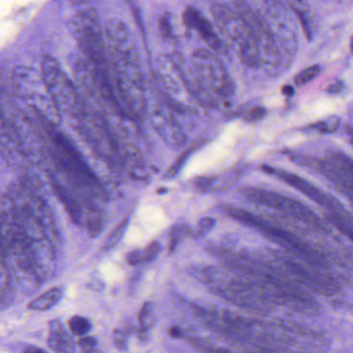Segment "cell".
<instances>
[{
	"label": "cell",
	"instance_id": "cell-1",
	"mask_svg": "<svg viewBox=\"0 0 353 353\" xmlns=\"http://www.w3.org/2000/svg\"><path fill=\"white\" fill-rule=\"evenodd\" d=\"M111 80L125 117L140 119L146 112L145 88L135 40L121 20L104 27Z\"/></svg>",
	"mask_w": 353,
	"mask_h": 353
},
{
	"label": "cell",
	"instance_id": "cell-42",
	"mask_svg": "<svg viewBox=\"0 0 353 353\" xmlns=\"http://www.w3.org/2000/svg\"><path fill=\"white\" fill-rule=\"evenodd\" d=\"M350 50L353 53V36L352 38H350Z\"/></svg>",
	"mask_w": 353,
	"mask_h": 353
},
{
	"label": "cell",
	"instance_id": "cell-32",
	"mask_svg": "<svg viewBox=\"0 0 353 353\" xmlns=\"http://www.w3.org/2000/svg\"><path fill=\"white\" fill-rule=\"evenodd\" d=\"M113 343H114L115 347L119 348V350L123 351L127 350V339H129V334L125 332V330H121V328H117L113 330L112 332Z\"/></svg>",
	"mask_w": 353,
	"mask_h": 353
},
{
	"label": "cell",
	"instance_id": "cell-14",
	"mask_svg": "<svg viewBox=\"0 0 353 353\" xmlns=\"http://www.w3.org/2000/svg\"><path fill=\"white\" fill-rule=\"evenodd\" d=\"M182 20L186 27L195 30L206 45L218 53H225V46L217 34L214 26L206 19V16L194 7L184 10Z\"/></svg>",
	"mask_w": 353,
	"mask_h": 353
},
{
	"label": "cell",
	"instance_id": "cell-13",
	"mask_svg": "<svg viewBox=\"0 0 353 353\" xmlns=\"http://www.w3.org/2000/svg\"><path fill=\"white\" fill-rule=\"evenodd\" d=\"M149 119L154 129L168 145L171 147H180L186 143V137L182 127L169 108L163 106L155 107L150 111Z\"/></svg>",
	"mask_w": 353,
	"mask_h": 353
},
{
	"label": "cell",
	"instance_id": "cell-29",
	"mask_svg": "<svg viewBox=\"0 0 353 353\" xmlns=\"http://www.w3.org/2000/svg\"><path fill=\"white\" fill-rule=\"evenodd\" d=\"M191 154H192V150L190 149L186 150V151H184V154H182V155L180 156V158H178V159L176 160L173 164H172L171 167H170L169 169L166 171L165 178H175V176L178 175V172H180V169H182V166H184V163H186L188 158L190 157Z\"/></svg>",
	"mask_w": 353,
	"mask_h": 353
},
{
	"label": "cell",
	"instance_id": "cell-36",
	"mask_svg": "<svg viewBox=\"0 0 353 353\" xmlns=\"http://www.w3.org/2000/svg\"><path fill=\"white\" fill-rule=\"evenodd\" d=\"M97 340L95 338V337L91 336H85L82 337L80 340L78 341V345L83 349V350L88 351L91 350V349H95V347L97 346Z\"/></svg>",
	"mask_w": 353,
	"mask_h": 353
},
{
	"label": "cell",
	"instance_id": "cell-37",
	"mask_svg": "<svg viewBox=\"0 0 353 353\" xmlns=\"http://www.w3.org/2000/svg\"><path fill=\"white\" fill-rule=\"evenodd\" d=\"M343 82L340 80L334 81L330 86L328 87V93L330 95H338L342 91Z\"/></svg>",
	"mask_w": 353,
	"mask_h": 353
},
{
	"label": "cell",
	"instance_id": "cell-11",
	"mask_svg": "<svg viewBox=\"0 0 353 353\" xmlns=\"http://www.w3.org/2000/svg\"><path fill=\"white\" fill-rule=\"evenodd\" d=\"M76 121L79 133L101 159L111 167L123 165V155L117 136L104 117L86 110Z\"/></svg>",
	"mask_w": 353,
	"mask_h": 353
},
{
	"label": "cell",
	"instance_id": "cell-27",
	"mask_svg": "<svg viewBox=\"0 0 353 353\" xmlns=\"http://www.w3.org/2000/svg\"><path fill=\"white\" fill-rule=\"evenodd\" d=\"M292 10L295 12L297 15L298 19L300 20L304 30H305L306 36L309 40H312V34H313V29H312V20L311 13L306 11V10L302 9V8H296L295 5H292Z\"/></svg>",
	"mask_w": 353,
	"mask_h": 353
},
{
	"label": "cell",
	"instance_id": "cell-30",
	"mask_svg": "<svg viewBox=\"0 0 353 353\" xmlns=\"http://www.w3.org/2000/svg\"><path fill=\"white\" fill-rule=\"evenodd\" d=\"M162 252V245L159 241H153L150 243L147 247H144V258L145 263H153L159 257L160 253Z\"/></svg>",
	"mask_w": 353,
	"mask_h": 353
},
{
	"label": "cell",
	"instance_id": "cell-7",
	"mask_svg": "<svg viewBox=\"0 0 353 353\" xmlns=\"http://www.w3.org/2000/svg\"><path fill=\"white\" fill-rule=\"evenodd\" d=\"M71 29L83 58L97 70L110 74L106 40L97 12L93 8L77 12L71 20Z\"/></svg>",
	"mask_w": 353,
	"mask_h": 353
},
{
	"label": "cell",
	"instance_id": "cell-24",
	"mask_svg": "<svg viewBox=\"0 0 353 353\" xmlns=\"http://www.w3.org/2000/svg\"><path fill=\"white\" fill-rule=\"evenodd\" d=\"M192 233V230L188 228L186 225H178V226L173 227L170 231V243H169V252L170 254H173L176 251V247L180 245L182 239L188 236Z\"/></svg>",
	"mask_w": 353,
	"mask_h": 353
},
{
	"label": "cell",
	"instance_id": "cell-17",
	"mask_svg": "<svg viewBox=\"0 0 353 353\" xmlns=\"http://www.w3.org/2000/svg\"><path fill=\"white\" fill-rule=\"evenodd\" d=\"M49 348L56 353H75V342L60 320L49 324Z\"/></svg>",
	"mask_w": 353,
	"mask_h": 353
},
{
	"label": "cell",
	"instance_id": "cell-6",
	"mask_svg": "<svg viewBox=\"0 0 353 353\" xmlns=\"http://www.w3.org/2000/svg\"><path fill=\"white\" fill-rule=\"evenodd\" d=\"M192 80L201 105H208L214 95L232 97L235 86L222 62L210 50L199 49L192 54Z\"/></svg>",
	"mask_w": 353,
	"mask_h": 353
},
{
	"label": "cell",
	"instance_id": "cell-28",
	"mask_svg": "<svg viewBox=\"0 0 353 353\" xmlns=\"http://www.w3.org/2000/svg\"><path fill=\"white\" fill-rule=\"evenodd\" d=\"M267 114V110L265 107L253 106L243 110V112L241 113V117H243L245 121H247V123H256V121L265 119Z\"/></svg>",
	"mask_w": 353,
	"mask_h": 353
},
{
	"label": "cell",
	"instance_id": "cell-2",
	"mask_svg": "<svg viewBox=\"0 0 353 353\" xmlns=\"http://www.w3.org/2000/svg\"><path fill=\"white\" fill-rule=\"evenodd\" d=\"M217 252L229 267L249 280L273 305L276 304L302 312L319 310L317 300L288 277L273 261L267 263L245 253L232 254L227 249H218Z\"/></svg>",
	"mask_w": 353,
	"mask_h": 353
},
{
	"label": "cell",
	"instance_id": "cell-18",
	"mask_svg": "<svg viewBox=\"0 0 353 353\" xmlns=\"http://www.w3.org/2000/svg\"><path fill=\"white\" fill-rule=\"evenodd\" d=\"M84 225L87 232L95 239L104 230L106 225V212L95 200H87L84 202Z\"/></svg>",
	"mask_w": 353,
	"mask_h": 353
},
{
	"label": "cell",
	"instance_id": "cell-21",
	"mask_svg": "<svg viewBox=\"0 0 353 353\" xmlns=\"http://www.w3.org/2000/svg\"><path fill=\"white\" fill-rule=\"evenodd\" d=\"M139 330L142 332H149L155 324V315H154V305L151 302H144L138 314Z\"/></svg>",
	"mask_w": 353,
	"mask_h": 353
},
{
	"label": "cell",
	"instance_id": "cell-39",
	"mask_svg": "<svg viewBox=\"0 0 353 353\" xmlns=\"http://www.w3.org/2000/svg\"><path fill=\"white\" fill-rule=\"evenodd\" d=\"M282 93L286 95V97H290L295 95V90H294V87L291 86V85H284L282 87Z\"/></svg>",
	"mask_w": 353,
	"mask_h": 353
},
{
	"label": "cell",
	"instance_id": "cell-35",
	"mask_svg": "<svg viewBox=\"0 0 353 353\" xmlns=\"http://www.w3.org/2000/svg\"><path fill=\"white\" fill-rule=\"evenodd\" d=\"M330 221L343 234L346 235V237H348L351 241H353V231L339 217H337L336 215H332L330 217Z\"/></svg>",
	"mask_w": 353,
	"mask_h": 353
},
{
	"label": "cell",
	"instance_id": "cell-26",
	"mask_svg": "<svg viewBox=\"0 0 353 353\" xmlns=\"http://www.w3.org/2000/svg\"><path fill=\"white\" fill-rule=\"evenodd\" d=\"M320 73H321V66H318V64H314V66H309V68L298 73L295 78H294V83L297 86L308 84L310 81L314 80Z\"/></svg>",
	"mask_w": 353,
	"mask_h": 353
},
{
	"label": "cell",
	"instance_id": "cell-20",
	"mask_svg": "<svg viewBox=\"0 0 353 353\" xmlns=\"http://www.w3.org/2000/svg\"><path fill=\"white\" fill-rule=\"evenodd\" d=\"M13 284H12L11 276H10L9 267L5 260L1 263V306L5 309L7 306L13 300Z\"/></svg>",
	"mask_w": 353,
	"mask_h": 353
},
{
	"label": "cell",
	"instance_id": "cell-31",
	"mask_svg": "<svg viewBox=\"0 0 353 353\" xmlns=\"http://www.w3.org/2000/svg\"><path fill=\"white\" fill-rule=\"evenodd\" d=\"M159 30L161 36L165 40H172L173 38V32H172L171 22L168 14L162 16L159 20Z\"/></svg>",
	"mask_w": 353,
	"mask_h": 353
},
{
	"label": "cell",
	"instance_id": "cell-23",
	"mask_svg": "<svg viewBox=\"0 0 353 353\" xmlns=\"http://www.w3.org/2000/svg\"><path fill=\"white\" fill-rule=\"evenodd\" d=\"M69 328L73 334L78 337H85L90 332L93 326L87 318L83 316L75 315L69 320Z\"/></svg>",
	"mask_w": 353,
	"mask_h": 353
},
{
	"label": "cell",
	"instance_id": "cell-4",
	"mask_svg": "<svg viewBox=\"0 0 353 353\" xmlns=\"http://www.w3.org/2000/svg\"><path fill=\"white\" fill-rule=\"evenodd\" d=\"M11 85L15 99H20L21 112L36 117L50 125H60L62 113L49 95L42 75L26 66H18L12 73Z\"/></svg>",
	"mask_w": 353,
	"mask_h": 353
},
{
	"label": "cell",
	"instance_id": "cell-22",
	"mask_svg": "<svg viewBox=\"0 0 353 353\" xmlns=\"http://www.w3.org/2000/svg\"><path fill=\"white\" fill-rule=\"evenodd\" d=\"M127 225H129V219H123L112 231L110 234L107 237L105 241L104 245H103V249L104 251H110L113 247H117L119 245V241L123 239V235H125V231L127 229Z\"/></svg>",
	"mask_w": 353,
	"mask_h": 353
},
{
	"label": "cell",
	"instance_id": "cell-15",
	"mask_svg": "<svg viewBox=\"0 0 353 353\" xmlns=\"http://www.w3.org/2000/svg\"><path fill=\"white\" fill-rule=\"evenodd\" d=\"M261 169L269 175L277 176L278 178L283 180L285 184H289L292 188H296L302 194L310 197L312 200L315 201L317 204L324 206H330V201L328 200V197L324 193L320 192V190L315 188L313 184H310L308 180H304L300 176L290 173L285 170L277 169V168L271 167V166L263 165Z\"/></svg>",
	"mask_w": 353,
	"mask_h": 353
},
{
	"label": "cell",
	"instance_id": "cell-38",
	"mask_svg": "<svg viewBox=\"0 0 353 353\" xmlns=\"http://www.w3.org/2000/svg\"><path fill=\"white\" fill-rule=\"evenodd\" d=\"M169 334L170 336L172 337V338H182V337H184V330H182V328H180V326H172L171 328H170Z\"/></svg>",
	"mask_w": 353,
	"mask_h": 353
},
{
	"label": "cell",
	"instance_id": "cell-33",
	"mask_svg": "<svg viewBox=\"0 0 353 353\" xmlns=\"http://www.w3.org/2000/svg\"><path fill=\"white\" fill-rule=\"evenodd\" d=\"M125 259H127V265H131V267L144 265L145 258H144L143 249H136L129 252Z\"/></svg>",
	"mask_w": 353,
	"mask_h": 353
},
{
	"label": "cell",
	"instance_id": "cell-12",
	"mask_svg": "<svg viewBox=\"0 0 353 353\" xmlns=\"http://www.w3.org/2000/svg\"><path fill=\"white\" fill-rule=\"evenodd\" d=\"M243 194L251 202L280 210V212L294 217L297 220L302 221L322 232L328 231L320 219H318V217L305 204H300L298 201L292 200V199L276 194L273 192H267V191L258 190L255 188H243Z\"/></svg>",
	"mask_w": 353,
	"mask_h": 353
},
{
	"label": "cell",
	"instance_id": "cell-19",
	"mask_svg": "<svg viewBox=\"0 0 353 353\" xmlns=\"http://www.w3.org/2000/svg\"><path fill=\"white\" fill-rule=\"evenodd\" d=\"M62 290L58 287L51 288L47 290L44 293L40 294L38 297L29 302L27 308L32 311L42 312L51 309L54 306L58 305L62 298Z\"/></svg>",
	"mask_w": 353,
	"mask_h": 353
},
{
	"label": "cell",
	"instance_id": "cell-9",
	"mask_svg": "<svg viewBox=\"0 0 353 353\" xmlns=\"http://www.w3.org/2000/svg\"><path fill=\"white\" fill-rule=\"evenodd\" d=\"M156 74L168 101L178 111L191 112L195 110V105H201L194 82L172 58L159 56Z\"/></svg>",
	"mask_w": 353,
	"mask_h": 353
},
{
	"label": "cell",
	"instance_id": "cell-34",
	"mask_svg": "<svg viewBox=\"0 0 353 353\" xmlns=\"http://www.w3.org/2000/svg\"><path fill=\"white\" fill-rule=\"evenodd\" d=\"M215 224H216V221L212 218H204L201 219L198 223V228H197L196 236H204V234L208 232V231L212 230L214 228Z\"/></svg>",
	"mask_w": 353,
	"mask_h": 353
},
{
	"label": "cell",
	"instance_id": "cell-40",
	"mask_svg": "<svg viewBox=\"0 0 353 353\" xmlns=\"http://www.w3.org/2000/svg\"><path fill=\"white\" fill-rule=\"evenodd\" d=\"M23 353H47L44 349L38 348L36 346H32V345H28L24 348Z\"/></svg>",
	"mask_w": 353,
	"mask_h": 353
},
{
	"label": "cell",
	"instance_id": "cell-10",
	"mask_svg": "<svg viewBox=\"0 0 353 353\" xmlns=\"http://www.w3.org/2000/svg\"><path fill=\"white\" fill-rule=\"evenodd\" d=\"M42 78L49 95L53 99L60 113H66L75 119L87 110L76 86L62 71L56 58L50 56L42 58Z\"/></svg>",
	"mask_w": 353,
	"mask_h": 353
},
{
	"label": "cell",
	"instance_id": "cell-8",
	"mask_svg": "<svg viewBox=\"0 0 353 353\" xmlns=\"http://www.w3.org/2000/svg\"><path fill=\"white\" fill-rule=\"evenodd\" d=\"M72 69L79 87L103 112L125 117L117 99L110 74L97 70L77 54L72 58Z\"/></svg>",
	"mask_w": 353,
	"mask_h": 353
},
{
	"label": "cell",
	"instance_id": "cell-41",
	"mask_svg": "<svg viewBox=\"0 0 353 353\" xmlns=\"http://www.w3.org/2000/svg\"><path fill=\"white\" fill-rule=\"evenodd\" d=\"M84 353H103L102 351L97 350V349H91V350L85 351Z\"/></svg>",
	"mask_w": 353,
	"mask_h": 353
},
{
	"label": "cell",
	"instance_id": "cell-16",
	"mask_svg": "<svg viewBox=\"0 0 353 353\" xmlns=\"http://www.w3.org/2000/svg\"><path fill=\"white\" fill-rule=\"evenodd\" d=\"M51 184L72 222L78 226L84 225V206L82 199H78L83 197L74 188H66L56 180H52Z\"/></svg>",
	"mask_w": 353,
	"mask_h": 353
},
{
	"label": "cell",
	"instance_id": "cell-25",
	"mask_svg": "<svg viewBox=\"0 0 353 353\" xmlns=\"http://www.w3.org/2000/svg\"><path fill=\"white\" fill-rule=\"evenodd\" d=\"M339 127H340V119H339V117H332L326 119V121L313 123V125H309L307 129L315 130V131L322 134H332L338 131Z\"/></svg>",
	"mask_w": 353,
	"mask_h": 353
},
{
	"label": "cell",
	"instance_id": "cell-5",
	"mask_svg": "<svg viewBox=\"0 0 353 353\" xmlns=\"http://www.w3.org/2000/svg\"><path fill=\"white\" fill-rule=\"evenodd\" d=\"M221 210L233 220L260 231V233L265 234V236L269 237L278 245L285 247L286 251L291 252V254L296 258L305 261L308 265L317 267L322 271H330L328 269L330 267L328 259L315 247H312L302 239H298L292 233L277 228V227L261 220L258 217L249 214L247 210H241V208L224 206H221Z\"/></svg>",
	"mask_w": 353,
	"mask_h": 353
},
{
	"label": "cell",
	"instance_id": "cell-3",
	"mask_svg": "<svg viewBox=\"0 0 353 353\" xmlns=\"http://www.w3.org/2000/svg\"><path fill=\"white\" fill-rule=\"evenodd\" d=\"M45 138L50 146V155L53 157L60 171L66 176L71 188L85 199H103L104 190L93 170L87 165L73 142L56 127L40 121Z\"/></svg>",
	"mask_w": 353,
	"mask_h": 353
}]
</instances>
